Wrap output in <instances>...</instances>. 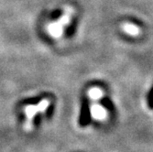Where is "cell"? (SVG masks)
<instances>
[{
    "instance_id": "2",
    "label": "cell",
    "mask_w": 153,
    "mask_h": 152,
    "mask_svg": "<svg viewBox=\"0 0 153 152\" xmlns=\"http://www.w3.org/2000/svg\"><path fill=\"white\" fill-rule=\"evenodd\" d=\"M122 30L130 36L136 37V36H138V34H140V30H138V27L132 24H124L122 26Z\"/></svg>"
},
{
    "instance_id": "1",
    "label": "cell",
    "mask_w": 153,
    "mask_h": 152,
    "mask_svg": "<svg viewBox=\"0 0 153 152\" xmlns=\"http://www.w3.org/2000/svg\"><path fill=\"white\" fill-rule=\"evenodd\" d=\"M90 111H91V116L94 119L103 121L107 118L106 110L100 105H95V104L91 106Z\"/></svg>"
},
{
    "instance_id": "3",
    "label": "cell",
    "mask_w": 153,
    "mask_h": 152,
    "mask_svg": "<svg viewBox=\"0 0 153 152\" xmlns=\"http://www.w3.org/2000/svg\"><path fill=\"white\" fill-rule=\"evenodd\" d=\"M104 95V92L98 87H93L88 91V96L92 100H99Z\"/></svg>"
}]
</instances>
